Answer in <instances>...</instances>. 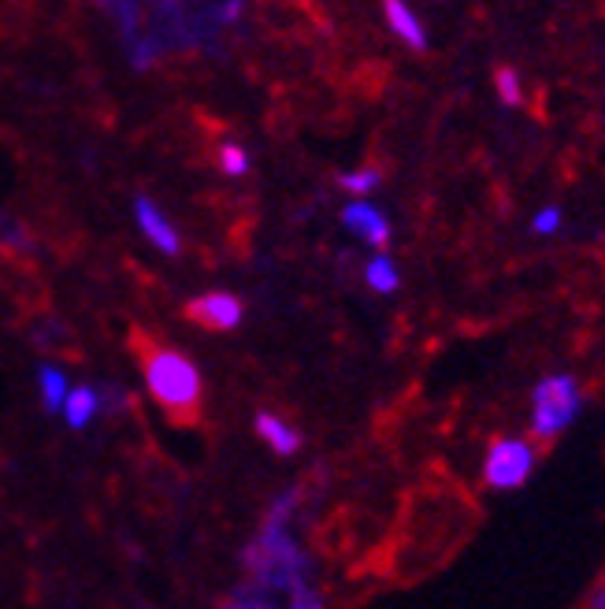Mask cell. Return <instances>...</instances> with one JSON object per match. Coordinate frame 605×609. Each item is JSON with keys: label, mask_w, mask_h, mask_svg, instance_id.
<instances>
[{"label": "cell", "mask_w": 605, "mask_h": 609, "mask_svg": "<svg viewBox=\"0 0 605 609\" xmlns=\"http://www.w3.org/2000/svg\"><path fill=\"white\" fill-rule=\"evenodd\" d=\"M338 186H342L346 194H353L357 201H372V194L383 186V172H380V167H372V164L353 167V172L338 175Z\"/></svg>", "instance_id": "30bf717a"}, {"label": "cell", "mask_w": 605, "mask_h": 609, "mask_svg": "<svg viewBox=\"0 0 605 609\" xmlns=\"http://www.w3.org/2000/svg\"><path fill=\"white\" fill-rule=\"evenodd\" d=\"M364 283L372 286V294H383V297L398 294V290H402V271H398V265H394L391 253H372V257H368Z\"/></svg>", "instance_id": "9c48e42d"}, {"label": "cell", "mask_w": 605, "mask_h": 609, "mask_svg": "<svg viewBox=\"0 0 605 609\" xmlns=\"http://www.w3.org/2000/svg\"><path fill=\"white\" fill-rule=\"evenodd\" d=\"M342 227L372 249L391 246V215H386L375 201H349L342 209Z\"/></svg>", "instance_id": "277c9868"}, {"label": "cell", "mask_w": 605, "mask_h": 609, "mask_svg": "<svg viewBox=\"0 0 605 609\" xmlns=\"http://www.w3.org/2000/svg\"><path fill=\"white\" fill-rule=\"evenodd\" d=\"M535 461H538V449L527 435H498L487 446V457H484L487 491H498V494L520 491V487L532 480Z\"/></svg>", "instance_id": "3957f363"}, {"label": "cell", "mask_w": 605, "mask_h": 609, "mask_svg": "<svg viewBox=\"0 0 605 609\" xmlns=\"http://www.w3.org/2000/svg\"><path fill=\"white\" fill-rule=\"evenodd\" d=\"M220 172L231 175V179H242L249 172V153L238 142H223L220 145Z\"/></svg>", "instance_id": "5bb4252c"}, {"label": "cell", "mask_w": 605, "mask_h": 609, "mask_svg": "<svg viewBox=\"0 0 605 609\" xmlns=\"http://www.w3.org/2000/svg\"><path fill=\"white\" fill-rule=\"evenodd\" d=\"M527 227H532V234H538V238H554V234L565 227V212L557 209V204H543V209L532 215Z\"/></svg>", "instance_id": "9a60e30c"}, {"label": "cell", "mask_w": 605, "mask_h": 609, "mask_svg": "<svg viewBox=\"0 0 605 609\" xmlns=\"http://www.w3.org/2000/svg\"><path fill=\"white\" fill-rule=\"evenodd\" d=\"M583 412V390L572 372H554L543 376L532 390V438L554 443L575 424Z\"/></svg>", "instance_id": "7a4b0ae2"}, {"label": "cell", "mask_w": 605, "mask_h": 609, "mask_svg": "<svg viewBox=\"0 0 605 609\" xmlns=\"http://www.w3.org/2000/svg\"><path fill=\"white\" fill-rule=\"evenodd\" d=\"M383 19H386V31L398 37L405 49L428 52V45H431L428 26H423V19L412 12V4H405V0H386V4H383Z\"/></svg>", "instance_id": "8992f818"}, {"label": "cell", "mask_w": 605, "mask_h": 609, "mask_svg": "<svg viewBox=\"0 0 605 609\" xmlns=\"http://www.w3.org/2000/svg\"><path fill=\"white\" fill-rule=\"evenodd\" d=\"M587 609H605V579L598 584V592L591 595V606H587Z\"/></svg>", "instance_id": "2e32d148"}, {"label": "cell", "mask_w": 605, "mask_h": 609, "mask_svg": "<svg viewBox=\"0 0 605 609\" xmlns=\"http://www.w3.org/2000/svg\"><path fill=\"white\" fill-rule=\"evenodd\" d=\"M186 316H190L194 324L208 327V331H234V327L242 324L245 308L234 294L216 290V294H205V297H197V302H190Z\"/></svg>", "instance_id": "5b68a950"}, {"label": "cell", "mask_w": 605, "mask_h": 609, "mask_svg": "<svg viewBox=\"0 0 605 609\" xmlns=\"http://www.w3.org/2000/svg\"><path fill=\"white\" fill-rule=\"evenodd\" d=\"M146 383L153 398L172 412V420H194L201 409V376L194 361L175 350L146 353Z\"/></svg>", "instance_id": "6da1fadb"}, {"label": "cell", "mask_w": 605, "mask_h": 609, "mask_svg": "<svg viewBox=\"0 0 605 609\" xmlns=\"http://www.w3.org/2000/svg\"><path fill=\"white\" fill-rule=\"evenodd\" d=\"M135 212H138V223H141V231H146V238L153 242L160 253H178V231L167 223V215L160 212L153 201L138 198Z\"/></svg>", "instance_id": "ba28073f"}, {"label": "cell", "mask_w": 605, "mask_h": 609, "mask_svg": "<svg viewBox=\"0 0 605 609\" xmlns=\"http://www.w3.org/2000/svg\"><path fill=\"white\" fill-rule=\"evenodd\" d=\"M253 424H257V435L271 446V454H279V457H294L301 443H305L301 431L294 424H287L282 417H276V412H257Z\"/></svg>", "instance_id": "52a82bcc"}, {"label": "cell", "mask_w": 605, "mask_h": 609, "mask_svg": "<svg viewBox=\"0 0 605 609\" xmlns=\"http://www.w3.org/2000/svg\"><path fill=\"white\" fill-rule=\"evenodd\" d=\"M495 93L505 108L524 105V79H520V71L516 68H498L495 71Z\"/></svg>", "instance_id": "7c38bea8"}, {"label": "cell", "mask_w": 605, "mask_h": 609, "mask_svg": "<svg viewBox=\"0 0 605 609\" xmlns=\"http://www.w3.org/2000/svg\"><path fill=\"white\" fill-rule=\"evenodd\" d=\"M93 412H97V390L90 387H79L68 395V406H63V417H68L71 428H86L93 420Z\"/></svg>", "instance_id": "8fae6325"}, {"label": "cell", "mask_w": 605, "mask_h": 609, "mask_svg": "<svg viewBox=\"0 0 605 609\" xmlns=\"http://www.w3.org/2000/svg\"><path fill=\"white\" fill-rule=\"evenodd\" d=\"M42 398L49 412H60L68 406V379H63L60 368H42Z\"/></svg>", "instance_id": "4fadbf2b"}]
</instances>
